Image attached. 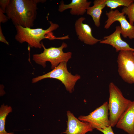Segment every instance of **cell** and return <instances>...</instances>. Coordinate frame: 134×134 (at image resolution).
<instances>
[{
	"mask_svg": "<svg viewBox=\"0 0 134 134\" xmlns=\"http://www.w3.org/2000/svg\"><path fill=\"white\" fill-rule=\"evenodd\" d=\"M41 0H10L5 13L15 26L31 28L36 17L37 4Z\"/></svg>",
	"mask_w": 134,
	"mask_h": 134,
	"instance_id": "cell-1",
	"label": "cell"
},
{
	"mask_svg": "<svg viewBox=\"0 0 134 134\" xmlns=\"http://www.w3.org/2000/svg\"><path fill=\"white\" fill-rule=\"evenodd\" d=\"M49 22L50 26L45 30L41 28L32 29L20 26H15L16 32L15 39L20 43H27L31 47L40 49L42 47L43 44L41 42L44 39L52 40L69 38L68 35L61 37H56L54 36L52 32L58 29L59 25L51 21Z\"/></svg>",
	"mask_w": 134,
	"mask_h": 134,
	"instance_id": "cell-2",
	"label": "cell"
},
{
	"mask_svg": "<svg viewBox=\"0 0 134 134\" xmlns=\"http://www.w3.org/2000/svg\"><path fill=\"white\" fill-rule=\"evenodd\" d=\"M109 88V119L110 125L114 127L132 101L125 98L121 90L113 83H110Z\"/></svg>",
	"mask_w": 134,
	"mask_h": 134,
	"instance_id": "cell-3",
	"label": "cell"
},
{
	"mask_svg": "<svg viewBox=\"0 0 134 134\" xmlns=\"http://www.w3.org/2000/svg\"><path fill=\"white\" fill-rule=\"evenodd\" d=\"M67 47L66 43L63 42L61 46L58 47H51L46 48L43 44V52L39 54H34L33 60L36 63L45 68L46 62H49L51 64L52 69L57 66L61 63L67 62L71 58L72 53L69 52L65 53L63 49Z\"/></svg>",
	"mask_w": 134,
	"mask_h": 134,
	"instance_id": "cell-4",
	"label": "cell"
},
{
	"mask_svg": "<svg viewBox=\"0 0 134 134\" xmlns=\"http://www.w3.org/2000/svg\"><path fill=\"white\" fill-rule=\"evenodd\" d=\"M51 78L56 79L61 81L64 85L66 90L70 93L72 92L77 81L80 78L78 74L73 75L68 71L67 63H61L51 71L43 75L33 78L32 82L35 83L44 79Z\"/></svg>",
	"mask_w": 134,
	"mask_h": 134,
	"instance_id": "cell-5",
	"label": "cell"
},
{
	"mask_svg": "<svg viewBox=\"0 0 134 134\" xmlns=\"http://www.w3.org/2000/svg\"><path fill=\"white\" fill-rule=\"evenodd\" d=\"M108 102L106 101L87 116L80 115L78 119L90 124L93 129H103L110 126Z\"/></svg>",
	"mask_w": 134,
	"mask_h": 134,
	"instance_id": "cell-6",
	"label": "cell"
},
{
	"mask_svg": "<svg viewBox=\"0 0 134 134\" xmlns=\"http://www.w3.org/2000/svg\"><path fill=\"white\" fill-rule=\"evenodd\" d=\"M134 52L130 50L119 52L117 60L119 75L125 82L134 84Z\"/></svg>",
	"mask_w": 134,
	"mask_h": 134,
	"instance_id": "cell-7",
	"label": "cell"
},
{
	"mask_svg": "<svg viewBox=\"0 0 134 134\" xmlns=\"http://www.w3.org/2000/svg\"><path fill=\"white\" fill-rule=\"evenodd\" d=\"M108 19L106 21L104 28L109 29L115 22H118L121 29V34L125 38L134 39V25H131L126 19L125 14L118 9L111 10L105 13Z\"/></svg>",
	"mask_w": 134,
	"mask_h": 134,
	"instance_id": "cell-8",
	"label": "cell"
},
{
	"mask_svg": "<svg viewBox=\"0 0 134 134\" xmlns=\"http://www.w3.org/2000/svg\"><path fill=\"white\" fill-rule=\"evenodd\" d=\"M67 127L65 132L66 134H86L93 131L91 125L87 122L82 121L77 118L70 111H67Z\"/></svg>",
	"mask_w": 134,
	"mask_h": 134,
	"instance_id": "cell-9",
	"label": "cell"
},
{
	"mask_svg": "<svg viewBox=\"0 0 134 134\" xmlns=\"http://www.w3.org/2000/svg\"><path fill=\"white\" fill-rule=\"evenodd\" d=\"M86 19L84 17H81L75 23V28L78 39L85 44L93 45L100 42V40L94 37L92 34V29L88 24L83 22Z\"/></svg>",
	"mask_w": 134,
	"mask_h": 134,
	"instance_id": "cell-10",
	"label": "cell"
},
{
	"mask_svg": "<svg viewBox=\"0 0 134 134\" xmlns=\"http://www.w3.org/2000/svg\"><path fill=\"white\" fill-rule=\"evenodd\" d=\"M121 34L120 26H116L115 31L112 33L104 36L102 39L100 40V43L112 46L115 49L117 52L126 50H130L134 52V48L130 47L127 42L122 40Z\"/></svg>",
	"mask_w": 134,
	"mask_h": 134,
	"instance_id": "cell-11",
	"label": "cell"
},
{
	"mask_svg": "<svg viewBox=\"0 0 134 134\" xmlns=\"http://www.w3.org/2000/svg\"><path fill=\"white\" fill-rule=\"evenodd\" d=\"M115 126L128 134H134V101H132Z\"/></svg>",
	"mask_w": 134,
	"mask_h": 134,
	"instance_id": "cell-12",
	"label": "cell"
},
{
	"mask_svg": "<svg viewBox=\"0 0 134 134\" xmlns=\"http://www.w3.org/2000/svg\"><path fill=\"white\" fill-rule=\"evenodd\" d=\"M91 3L87 0H72L68 4H65L63 1H61L59 6L58 11L60 12L69 9L70 12L72 15H82L86 12Z\"/></svg>",
	"mask_w": 134,
	"mask_h": 134,
	"instance_id": "cell-13",
	"label": "cell"
},
{
	"mask_svg": "<svg viewBox=\"0 0 134 134\" xmlns=\"http://www.w3.org/2000/svg\"><path fill=\"white\" fill-rule=\"evenodd\" d=\"M93 5L87 9V14L91 16L94 24L97 27L100 25V18L102 10L106 6V0H95Z\"/></svg>",
	"mask_w": 134,
	"mask_h": 134,
	"instance_id": "cell-14",
	"label": "cell"
},
{
	"mask_svg": "<svg viewBox=\"0 0 134 134\" xmlns=\"http://www.w3.org/2000/svg\"><path fill=\"white\" fill-rule=\"evenodd\" d=\"M12 109L10 106L3 104L0 108V134H14L13 132L8 133L5 130V125L6 116L11 112Z\"/></svg>",
	"mask_w": 134,
	"mask_h": 134,
	"instance_id": "cell-15",
	"label": "cell"
},
{
	"mask_svg": "<svg viewBox=\"0 0 134 134\" xmlns=\"http://www.w3.org/2000/svg\"><path fill=\"white\" fill-rule=\"evenodd\" d=\"M134 2V0H106V6L111 10L121 6L127 7Z\"/></svg>",
	"mask_w": 134,
	"mask_h": 134,
	"instance_id": "cell-16",
	"label": "cell"
},
{
	"mask_svg": "<svg viewBox=\"0 0 134 134\" xmlns=\"http://www.w3.org/2000/svg\"><path fill=\"white\" fill-rule=\"evenodd\" d=\"M121 12L127 16L129 22L132 25L134 23V3L133 2L127 7H124Z\"/></svg>",
	"mask_w": 134,
	"mask_h": 134,
	"instance_id": "cell-17",
	"label": "cell"
},
{
	"mask_svg": "<svg viewBox=\"0 0 134 134\" xmlns=\"http://www.w3.org/2000/svg\"><path fill=\"white\" fill-rule=\"evenodd\" d=\"M110 125L103 129H99L98 130L101 132L103 134H115Z\"/></svg>",
	"mask_w": 134,
	"mask_h": 134,
	"instance_id": "cell-18",
	"label": "cell"
},
{
	"mask_svg": "<svg viewBox=\"0 0 134 134\" xmlns=\"http://www.w3.org/2000/svg\"><path fill=\"white\" fill-rule=\"evenodd\" d=\"M10 0H0V8L5 13L6 8L8 5Z\"/></svg>",
	"mask_w": 134,
	"mask_h": 134,
	"instance_id": "cell-19",
	"label": "cell"
},
{
	"mask_svg": "<svg viewBox=\"0 0 134 134\" xmlns=\"http://www.w3.org/2000/svg\"><path fill=\"white\" fill-rule=\"evenodd\" d=\"M5 13L2 9L0 8V23H4L8 20L7 17L4 14Z\"/></svg>",
	"mask_w": 134,
	"mask_h": 134,
	"instance_id": "cell-20",
	"label": "cell"
},
{
	"mask_svg": "<svg viewBox=\"0 0 134 134\" xmlns=\"http://www.w3.org/2000/svg\"><path fill=\"white\" fill-rule=\"evenodd\" d=\"M0 41L8 45H9L8 42L6 40L5 37L3 35L0 25Z\"/></svg>",
	"mask_w": 134,
	"mask_h": 134,
	"instance_id": "cell-21",
	"label": "cell"
},
{
	"mask_svg": "<svg viewBox=\"0 0 134 134\" xmlns=\"http://www.w3.org/2000/svg\"><path fill=\"white\" fill-rule=\"evenodd\" d=\"M133 54H134V52H133Z\"/></svg>",
	"mask_w": 134,
	"mask_h": 134,
	"instance_id": "cell-22",
	"label": "cell"
}]
</instances>
